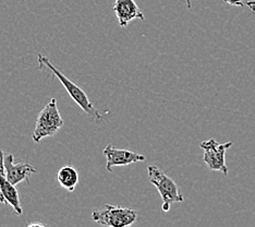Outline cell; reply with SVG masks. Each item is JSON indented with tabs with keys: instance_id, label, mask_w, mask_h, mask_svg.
<instances>
[{
	"instance_id": "obj_4",
	"label": "cell",
	"mask_w": 255,
	"mask_h": 227,
	"mask_svg": "<svg viewBox=\"0 0 255 227\" xmlns=\"http://www.w3.org/2000/svg\"><path fill=\"white\" fill-rule=\"evenodd\" d=\"M95 223L110 227H127L137 221V212L130 208H121L114 205H105L92 213Z\"/></svg>"
},
{
	"instance_id": "obj_6",
	"label": "cell",
	"mask_w": 255,
	"mask_h": 227,
	"mask_svg": "<svg viewBox=\"0 0 255 227\" xmlns=\"http://www.w3.org/2000/svg\"><path fill=\"white\" fill-rule=\"evenodd\" d=\"M4 173L5 177L11 184L18 186L20 183L25 182L30 184V177L37 174L35 166L28 162H14V156L11 153H5L4 156Z\"/></svg>"
},
{
	"instance_id": "obj_8",
	"label": "cell",
	"mask_w": 255,
	"mask_h": 227,
	"mask_svg": "<svg viewBox=\"0 0 255 227\" xmlns=\"http://www.w3.org/2000/svg\"><path fill=\"white\" fill-rule=\"evenodd\" d=\"M113 10L121 27H127L131 21L135 19L145 20L135 0H115Z\"/></svg>"
},
{
	"instance_id": "obj_1",
	"label": "cell",
	"mask_w": 255,
	"mask_h": 227,
	"mask_svg": "<svg viewBox=\"0 0 255 227\" xmlns=\"http://www.w3.org/2000/svg\"><path fill=\"white\" fill-rule=\"evenodd\" d=\"M37 61L38 69L42 70L44 67H46L51 73H54L58 78V80L60 81L61 84L65 87L68 94L70 95L72 100L79 105L80 108L82 109L85 114H88L93 120L97 122V124H101L104 118H105V115L109 114V112H101V110H98L94 105L92 104L88 94L84 92L82 87L75 84L71 79H69L67 75L61 71L60 69H58L56 66H54L47 57L42 54H38Z\"/></svg>"
},
{
	"instance_id": "obj_5",
	"label": "cell",
	"mask_w": 255,
	"mask_h": 227,
	"mask_svg": "<svg viewBox=\"0 0 255 227\" xmlns=\"http://www.w3.org/2000/svg\"><path fill=\"white\" fill-rule=\"evenodd\" d=\"M233 142L219 143L215 139H210L201 142L200 147L203 150V161L208 167V170L220 172L225 176L228 175V166L226 164V152L233 147Z\"/></svg>"
},
{
	"instance_id": "obj_14",
	"label": "cell",
	"mask_w": 255,
	"mask_h": 227,
	"mask_svg": "<svg viewBox=\"0 0 255 227\" xmlns=\"http://www.w3.org/2000/svg\"><path fill=\"white\" fill-rule=\"evenodd\" d=\"M185 2H187V7L188 9L192 8V3H191V0H185Z\"/></svg>"
},
{
	"instance_id": "obj_12",
	"label": "cell",
	"mask_w": 255,
	"mask_h": 227,
	"mask_svg": "<svg viewBox=\"0 0 255 227\" xmlns=\"http://www.w3.org/2000/svg\"><path fill=\"white\" fill-rule=\"evenodd\" d=\"M226 3L230 5H237V7H243V0H224Z\"/></svg>"
},
{
	"instance_id": "obj_3",
	"label": "cell",
	"mask_w": 255,
	"mask_h": 227,
	"mask_svg": "<svg viewBox=\"0 0 255 227\" xmlns=\"http://www.w3.org/2000/svg\"><path fill=\"white\" fill-rule=\"evenodd\" d=\"M147 175L150 184L158 190L161 197V200H163L161 210L164 212L169 211L173 203L183 202L184 198L181 195V192L179 191L175 180L166 175L160 168L155 165H149L147 167Z\"/></svg>"
},
{
	"instance_id": "obj_7",
	"label": "cell",
	"mask_w": 255,
	"mask_h": 227,
	"mask_svg": "<svg viewBox=\"0 0 255 227\" xmlns=\"http://www.w3.org/2000/svg\"><path fill=\"white\" fill-rule=\"evenodd\" d=\"M103 154L106 156V170L108 172H113L115 166H127L145 161V156L143 154L132 152L130 150L117 149L110 144L104 149Z\"/></svg>"
},
{
	"instance_id": "obj_9",
	"label": "cell",
	"mask_w": 255,
	"mask_h": 227,
	"mask_svg": "<svg viewBox=\"0 0 255 227\" xmlns=\"http://www.w3.org/2000/svg\"><path fill=\"white\" fill-rule=\"evenodd\" d=\"M0 203L11 206L18 215L23 213L16 186L11 184L5 177V175L2 174H0Z\"/></svg>"
},
{
	"instance_id": "obj_10",
	"label": "cell",
	"mask_w": 255,
	"mask_h": 227,
	"mask_svg": "<svg viewBox=\"0 0 255 227\" xmlns=\"http://www.w3.org/2000/svg\"><path fill=\"white\" fill-rule=\"evenodd\" d=\"M58 183L61 187L67 189L68 191H74L79 184V173L71 165H65L61 167L57 174Z\"/></svg>"
},
{
	"instance_id": "obj_2",
	"label": "cell",
	"mask_w": 255,
	"mask_h": 227,
	"mask_svg": "<svg viewBox=\"0 0 255 227\" xmlns=\"http://www.w3.org/2000/svg\"><path fill=\"white\" fill-rule=\"evenodd\" d=\"M63 126V119L58 109L57 100L51 98L38 114L32 135L33 141L39 143L44 138L54 137Z\"/></svg>"
},
{
	"instance_id": "obj_13",
	"label": "cell",
	"mask_w": 255,
	"mask_h": 227,
	"mask_svg": "<svg viewBox=\"0 0 255 227\" xmlns=\"http://www.w3.org/2000/svg\"><path fill=\"white\" fill-rule=\"evenodd\" d=\"M27 226H40V227H44L45 225L44 224H39V223H31V224H28Z\"/></svg>"
},
{
	"instance_id": "obj_11",
	"label": "cell",
	"mask_w": 255,
	"mask_h": 227,
	"mask_svg": "<svg viewBox=\"0 0 255 227\" xmlns=\"http://www.w3.org/2000/svg\"><path fill=\"white\" fill-rule=\"evenodd\" d=\"M4 156H5L4 151L0 149V174H2V175H5V173H4Z\"/></svg>"
}]
</instances>
